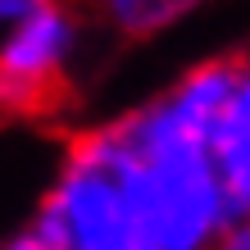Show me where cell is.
I'll use <instances>...</instances> for the list:
<instances>
[{
	"instance_id": "1",
	"label": "cell",
	"mask_w": 250,
	"mask_h": 250,
	"mask_svg": "<svg viewBox=\"0 0 250 250\" xmlns=\"http://www.w3.org/2000/svg\"><path fill=\"white\" fill-rule=\"evenodd\" d=\"M241 55L182 68L159 96L68 137L19 250H209L237 205L209 155V132Z\"/></svg>"
},
{
	"instance_id": "2",
	"label": "cell",
	"mask_w": 250,
	"mask_h": 250,
	"mask_svg": "<svg viewBox=\"0 0 250 250\" xmlns=\"http://www.w3.org/2000/svg\"><path fill=\"white\" fill-rule=\"evenodd\" d=\"M86 46V9L41 0L0 37V114L23 119L64 96Z\"/></svg>"
},
{
	"instance_id": "3",
	"label": "cell",
	"mask_w": 250,
	"mask_h": 250,
	"mask_svg": "<svg viewBox=\"0 0 250 250\" xmlns=\"http://www.w3.org/2000/svg\"><path fill=\"white\" fill-rule=\"evenodd\" d=\"M209 155L237 214L250 209V55L237 60V82H232L209 132Z\"/></svg>"
},
{
	"instance_id": "4",
	"label": "cell",
	"mask_w": 250,
	"mask_h": 250,
	"mask_svg": "<svg viewBox=\"0 0 250 250\" xmlns=\"http://www.w3.org/2000/svg\"><path fill=\"white\" fill-rule=\"evenodd\" d=\"M205 5L209 0H86V19L100 23L114 41L141 46V41L178 32Z\"/></svg>"
},
{
	"instance_id": "5",
	"label": "cell",
	"mask_w": 250,
	"mask_h": 250,
	"mask_svg": "<svg viewBox=\"0 0 250 250\" xmlns=\"http://www.w3.org/2000/svg\"><path fill=\"white\" fill-rule=\"evenodd\" d=\"M37 5H41V0H0V37H5L19 19H27Z\"/></svg>"
},
{
	"instance_id": "6",
	"label": "cell",
	"mask_w": 250,
	"mask_h": 250,
	"mask_svg": "<svg viewBox=\"0 0 250 250\" xmlns=\"http://www.w3.org/2000/svg\"><path fill=\"white\" fill-rule=\"evenodd\" d=\"M223 246H232V250H250V209H241L237 218H232V228H228Z\"/></svg>"
}]
</instances>
